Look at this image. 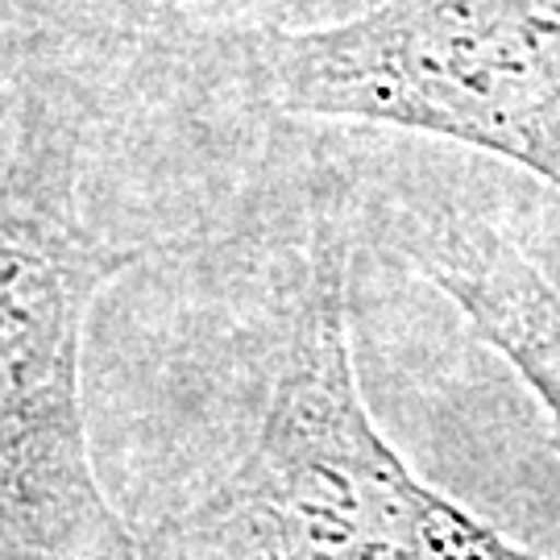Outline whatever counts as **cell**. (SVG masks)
I'll return each instance as SVG.
<instances>
[{
	"instance_id": "6da1fadb",
	"label": "cell",
	"mask_w": 560,
	"mask_h": 560,
	"mask_svg": "<svg viewBox=\"0 0 560 560\" xmlns=\"http://www.w3.org/2000/svg\"><path fill=\"white\" fill-rule=\"evenodd\" d=\"M349 282L353 233L324 179L258 436L217 490L138 536L133 560H544L416 478L370 420Z\"/></svg>"
},
{
	"instance_id": "7a4b0ae2",
	"label": "cell",
	"mask_w": 560,
	"mask_h": 560,
	"mask_svg": "<svg viewBox=\"0 0 560 560\" xmlns=\"http://www.w3.org/2000/svg\"><path fill=\"white\" fill-rule=\"evenodd\" d=\"M80 120L34 92L0 175V560H133L83 420L88 312L141 249L80 212Z\"/></svg>"
},
{
	"instance_id": "3957f363",
	"label": "cell",
	"mask_w": 560,
	"mask_h": 560,
	"mask_svg": "<svg viewBox=\"0 0 560 560\" xmlns=\"http://www.w3.org/2000/svg\"><path fill=\"white\" fill-rule=\"evenodd\" d=\"M229 50L282 117L432 133L560 191V0H382Z\"/></svg>"
},
{
	"instance_id": "277c9868",
	"label": "cell",
	"mask_w": 560,
	"mask_h": 560,
	"mask_svg": "<svg viewBox=\"0 0 560 560\" xmlns=\"http://www.w3.org/2000/svg\"><path fill=\"white\" fill-rule=\"evenodd\" d=\"M390 245L536 395L560 453V282L499 224L444 203H395Z\"/></svg>"
},
{
	"instance_id": "5b68a950",
	"label": "cell",
	"mask_w": 560,
	"mask_h": 560,
	"mask_svg": "<svg viewBox=\"0 0 560 560\" xmlns=\"http://www.w3.org/2000/svg\"><path fill=\"white\" fill-rule=\"evenodd\" d=\"M291 0H125L129 13H138L150 30H179V34H212L229 30V46L258 30L287 25Z\"/></svg>"
}]
</instances>
